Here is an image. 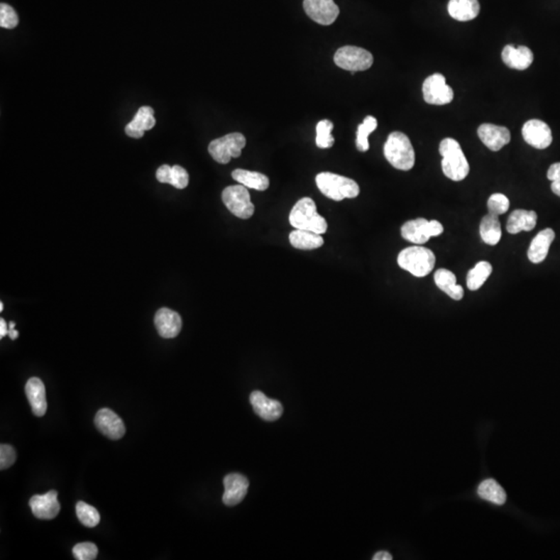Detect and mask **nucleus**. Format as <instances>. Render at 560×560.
<instances>
[{
	"mask_svg": "<svg viewBox=\"0 0 560 560\" xmlns=\"http://www.w3.org/2000/svg\"><path fill=\"white\" fill-rule=\"evenodd\" d=\"M290 224L296 229L314 231L323 235L327 231V221L317 210L316 202L303 197L296 202L289 216Z\"/></svg>",
	"mask_w": 560,
	"mask_h": 560,
	"instance_id": "f257e3e1",
	"label": "nucleus"
},
{
	"mask_svg": "<svg viewBox=\"0 0 560 560\" xmlns=\"http://www.w3.org/2000/svg\"><path fill=\"white\" fill-rule=\"evenodd\" d=\"M439 152L443 158L441 162L443 172L449 179L460 182L469 175V163L456 139H443L439 146Z\"/></svg>",
	"mask_w": 560,
	"mask_h": 560,
	"instance_id": "f03ea898",
	"label": "nucleus"
},
{
	"mask_svg": "<svg viewBox=\"0 0 560 560\" xmlns=\"http://www.w3.org/2000/svg\"><path fill=\"white\" fill-rule=\"evenodd\" d=\"M384 155L393 168L404 172L412 170L415 164L412 143L409 137L402 132L395 131L389 135L384 146Z\"/></svg>",
	"mask_w": 560,
	"mask_h": 560,
	"instance_id": "7ed1b4c3",
	"label": "nucleus"
},
{
	"mask_svg": "<svg viewBox=\"0 0 560 560\" xmlns=\"http://www.w3.org/2000/svg\"><path fill=\"white\" fill-rule=\"evenodd\" d=\"M316 183L325 197L335 202L355 199L361 192L358 184L354 180L332 172H321L316 177Z\"/></svg>",
	"mask_w": 560,
	"mask_h": 560,
	"instance_id": "20e7f679",
	"label": "nucleus"
},
{
	"mask_svg": "<svg viewBox=\"0 0 560 560\" xmlns=\"http://www.w3.org/2000/svg\"><path fill=\"white\" fill-rule=\"evenodd\" d=\"M397 264L415 278H424L433 271L436 256L433 251L426 247L416 245L400 251L397 256Z\"/></svg>",
	"mask_w": 560,
	"mask_h": 560,
	"instance_id": "39448f33",
	"label": "nucleus"
},
{
	"mask_svg": "<svg viewBox=\"0 0 560 560\" xmlns=\"http://www.w3.org/2000/svg\"><path fill=\"white\" fill-rule=\"evenodd\" d=\"M246 147V138L242 133H231L214 139L209 146V153L216 162L226 164L231 158H239Z\"/></svg>",
	"mask_w": 560,
	"mask_h": 560,
	"instance_id": "423d86ee",
	"label": "nucleus"
},
{
	"mask_svg": "<svg viewBox=\"0 0 560 560\" xmlns=\"http://www.w3.org/2000/svg\"><path fill=\"white\" fill-rule=\"evenodd\" d=\"M337 67L350 72L366 71L373 66V54L366 49L356 46H345L334 54Z\"/></svg>",
	"mask_w": 560,
	"mask_h": 560,
	"instance_id": "0eeeda50",
	"label": "nucleus"
},
{
	"mask_svg": "<svg viewBox=\"0 0 560 560\" xmlns=\"http://www.w3.org/2000/svg\"><path fill=\"white\" fill-rule=\"evenodd\" d=\"M246 188L243 185L229 186L222 192L226 208L241 219H249L254 213V204Z\"/></svg>",
	"mask_w": 560,
	"mask_h": 560,
	"instance_id": "6e6552de",
	"label": "nucleus"
},
{
	"mask_svg": "<svg viewBox=\"0 0 560 560\" xmlns=\"http://www.w3.org/2000/svg\"><path fill=\"white\" fill-rule=\"evenodd\" d=\"M422 94L427 104L445 105L454 100V91L446 84L444 76L436 73L429 76L422 84Z\"/></svg>",
	"mask_w": 560,
	"mask_h": 560,
	"instance_id": "1a4fd4ad",
	"label": "nucleus"
},
{
	"mask_svg": "<svg viewBox=\"0 0 560 560\" xmlns=\"http://www.w3.org/2000/svg\"><path fill=\"white\" fill-rule=\"evenodd\" d=\"M303 8L308 17L321 26H330L339 15V9L334 0H304Z\"/></svg>",
	"mask_w": 560,
	"mask_h": 560,
	"instance_id": "9d476101",
	"label": "nucleus"
},
{
	"mask_svg": "<svg viewBox=\"0 0 560 560\" xmlns=\"http://www.w3.org/2000/svg\"><path fill=\"white\" fill-rule=\"evenodd\" d=\"M522 135L528 145L539 150L550 147L553 141L550 127L547 123L539 120L526 121L522 128Z\"/></svg>",
	"mask_w": 560,
	"mask_h": 560,
	"instance_id": "9b49d317",
	"label": "nucleus"
},
{
	"mask_svg": "<svg viewBox=\"0 0 560 560\" xmlns=\"http://www.w3.org/2000/svg\"><path fill=\"white\" fill-rule=\"evenodd\" d=\"M97 429L111 440H119L123 437L126 427L118 414L110 409L103 408L98 411L94 417Z\"/></svg>",
	"mask_w": 560,
	"mask_h": 560,
	"instance_id": "f8f14e48",
	"label": "nucleus"
},
{
	"mask_svg": "<svg viewBox=\"0 0 560 560\" xmlns=\"http://www.w3.org/2000/svg\"><path fill=\"white\" fill-rule=\"evenodd\" d=\"M31 512L40 520H53L60 514V505L57 500V492L51 490L44 495H35L29 501Z\"/></svg>",
	"mask_w": 560,
	"mask_h": 560,
	"instance_id": "ddd939ff",
	"label": "nucleus"
},
{
	"mask_svg": "<svg viewBox=\"0 0 560 560\" xmlns=\"http://www.w3.org/2000/svg\"><path fill=\"white\" fill-rule=\"evenodd\" d=\"M224 494L222 501L227 507L239 505L248 491L249 481L240 473H231L224 480Z\"/></svg>",
	"mask_w": 560,
	"mask_h": 560,
	"instance_id": "4468645a",
	"label": "nucleus"
},
{
	"mask_svg": "<svg viewBox=\"0 0 560 560\" xmlns=\"http://www.w3.org/2000/svg\"><path fill=\"white\" fill-rule=\"evenodd\" d=\"M254 412L266 422H276L283 413V407L278 400L269 399L262 391L256 390L251 395Z\"/></svg>",
	"mask_w": 560,
	"mask_h": 560,
	"instance_id": "2eb2a0df",
	"label": "nucleus"
},
{
	"mask_svg": "<svg viewBox=\"0 0 560 560\" xmlns=\"http://www.w3.org/2000/svg\"><path fill=\"white\" fill-rule=\"evenodd\" d=\"M478 137L483 145L493 152L500 150L510 141V132L507 128L493 123H483L478 130Z\"/></svg>",
	"mask_w": 560,
	"mask_h": 560,
	"instance_id": "dca6fc26",
	"label": "nucleus"
},
{
	"mask_svg": "<svg viewBox=\"0 0 560 560\" xmlns=\"http://www.w3.org/2000/svg\"><path fill=\"white\" fill-rule=\"evenodd\" d=\"M155 326L163 339H175L181 332L182 319L174 310L161 308L155 316Z\"/></svg>",
	"mask_w": 560,
	"mask_h": 560,
	"instance_id": "f3484780",
	"label": "nucleus"
},
{
	"mask_svg": "<svg viewBox=\"0 0 560 560\" xmlns=\"http://www.w3.org/2000/svg\"><path fill=\"white\" fill-rule=\"evenodd\" d=\"M26 392L33 413L38 417L44 416L47 411V400L46 389L42 380L39 378L29 379L26 383Z\"/></svg>",
	"mask_w": 560,
	"mask_h": 560,
	"instance_id": "a211bd4d",
	"label": "nucleus"
},
{
	"mask_svg": "<svg viewBox=\"0 0 560 560\" xmlns=\"http://www.w3.org/2000/svg\"><path fill=\"white\" fill-rule=\"evenodd\" d=\"M503 60L510 69L523 70L528 69L534 62V53L528 47H514L507 45L503 50Z\"/></svg>",
	"mask_w": 560,
	"mask_h": 560,
	"instance_id": "6ab92c4d",
	"label": "nucleus"
},
{
	"mask_svg": "<svg viewBox=\"0 0 560 560\" xmlns=\"http://www.w3.org/2000/svg\"><path fill=\"white\" fill-rule=\"evenodd\" d=\"M156 125L154 118V109L150 106L139 108L133 120L126 126V134L132 138H141L146 131L153 129Z\"/></svg>",
	"mask_w": 560,
	"mask_h": 560,
	"instance_id": "aec40b11",
	"label": "nucleus"
},
{
	"mask_svg": "<svg viewBox=\"0 0 560 560\" xmlns=\"http://www.w3.org/2000/svg\"><path fill=\"white\" fill-rule=\"evenodd\" d=\"M555 239V233L553 229H546L539 231L534 239L532 240L528 248V258L534 264H541L547 258L549 249Z\"/></svg>",
	"mask_w": 560,
	"mask_h": 560,
	"instance_id": "412c9836",
	"label": "nucleus"
},
{
	"mask_svg": "<svg viewBox=\"0 0 560 560\" xmlns=\"http://www.w3.org/2000/svg\"><path fill=\"white\" fill-rule=\"evenodd\" d=\"M427 224H429V220L424 219V218H417V219L407 221L400 229L402 237L413 244H424L431 239Z\"/></svg>",
	"mask_w": 560,
	"mask_h": 560,
	"instance_id": "4be33fe9",
	"label": "nucleus"
},
{
	"mask_svg": "<svg viewBox=\"0 0 560 560\" xmlns=\"http://www.w3.org/2000/svg\"><path fill=\"white\" fill-rule=\"evenodd\" d=\"M449 15L458 21H470L480 13L478 0H449L447 6Z\"/></svg>",
	"mask_w": 560,
	"mask_h": 560,
	"instance_id": "5701e85b",
	"label": "nucleus"
},
{
	"mask_svg": "<svg viewBox=\"0 0 560 560\" xmlns=\"http://www.w3.org/2000/svg\"><path fill=\"white\" fill-rule=\"evenodd\" d=\"M537 215L534 211L516 210L508 217V233L516 235L521 231H530L537 226Z\"/></svg>",
	"mask_w": 560,
	"mask_h": 560,
	"instance_id": "b1692460",
	"label": "nucleus"
},
{
	"mask_svg": "<svg viewBox=\"0 0 560 560\" xmlns=\"http://www.w3.org/2000/svg\"><path fill=\"white\" fill-rule=\"evenodd\" d=\"M436 285L449 295L454 300H462L464 297V289L461 285H456V278L453 272L447 269H439L434 276Z\"/></svg>",
	"mask_w": 560,
	"mask_h": 560,
	"instance_id": "393cba45",
	"label": "nucleus"
},
{
	"mask_svg": "<svg viewBox=\"0 0 560 560\" xmlns=\"http://www.w3.org/2000/svg\"><path fill=\"white\" fill-rule=\"evenodd\" d=\"M290 243L296 249L312 251L323 246L324 239L322 235L314 231L295 229V231L290 234Z\"/></svg>",
	"mask_w": 560,
	"mask_h": 560,
	"instance_id": "a878e982",
	"label": "nucleus"
},
{
	"mask_svg": "<svg viewBox=\"0 0 560 560\" xmlns=\"http://www.w3.org/2000/svg\"><path fill=\"white\" fill-rule=\"evenodd\" d=\"M480 234L481 239L485 244L491 245V246L498 244L499 241L501 239V236H503L498 216L492 213L485 215L481 219Z\"/></svg>",
	"mask_w": 560,
	"mask_h": 560,
	"instance_id": "bb28decb",
	"label": "nucleus"
},
{
	"mask_svg": "<svg viewBox=\"0 0 560 560\" xmlns=\"http://www.w3.org/2000/svg\"><path fill=\"white\" fill-rule=\"evenodd\" d=\"M231 177L241 185L247 187V188L254 189L258 191H265L269 188L270 181L267 175L260 174V172H251L246 170H234Z\"/></svg>",
	"mask_w": 560,
	"mask_h": 560,
	"instance_id": "cd10ccee",
	"label": "nucleus"
},
{
	"mask_svg": "<svg viewBox=\"0 0 560 560\" xmlns=\"http://www.w3.org/2000/svg\"><path fill=\"white\" fill-rule=\"evenodd\" d=\"M478 496L483 500L490 501L497 505H503L507 503V493L503 488L494 480L483 481L478 489Z\"/></svg>",
	"mask_w": 560,
	"mask_h": 560,
	"instance_id": "c85d7f7f",
	"label": "nucleus"
},
{
	"mask_svg": "<svg viewBox=\"0 0 560 560\" xmlns=\"http://www.w3.org/2000/svg\"><path fill=\"white\" fill-rule=\"evenodd\" d=\"M493 268L492 265L488 262H480L476 265L473 269L468 272L467 275V287L470 291H478L483 287L485 280L490 278Z\"/></svg>",
	"mask_w": 560,
	"mask_h": 560,
	"instance_id": "c756f323",
	"label": "nucleus"
},
{
	"mask_svg": "<svg viewBox=\"0 0 560 560\" xmlns=\"http://www.w3.org/2000/svg\"><path fill=\"white\" fill-rule=\"evenodd\" d=\"M378 121L377 119L373 118L372 116H366L364 119L363 123L358 126L356 135V147L357 150L361 152H368L370 148V143H368V136L377 129Z\"/></svg>",
	"mask_w": 560,
	"mask_h": 560,
	"instance_id": "7c9ffc66",
	"label": "nucleus"
},
{
	"mask_svg": "<svg viewBox=\"0 0 560 560\" xmlns=\"http://www.w3.org/2000/svg\"><path fill=\"white\" fill-rule=\"evenodd\" d=\"M76 514L81 523L87 527H94L100 523L101 517L98 510L83 501H79L76 505Z\"/></svg>",
	"mask_w": 560,
	"mask_h": 560,
	"instance_id": "2f4dec72",
	"label": "nucleus"
},
{
	"mask_svg": "<svg viewBox=\"0 0 560 560\" xmlns=\"http://www.w3.org/2000/svg\"><path fill=\"white\" fill-rule=\"evenodd\" d=\"M334 125L331 121L323 120L317 125L316 143L320 148H329L334 146V137L331 132Z\"/></svg>",
	"mask_w": 560,
	"mask_h": 560,
	"instance_id": "473e14b6",
	"label": "nucleus"
},
{
	"mask_svg": "<svg viewBox=\"0 0 560 560\" xmlns=\"http://www.w3.org/2000/svg\"><path fill=\"white\" fill-rule=\"evenodd\" d=\"M488 209L494 215H503L510 209V200L503 193H495L488 200Z\"/></svg>",
	"mask_w": 560,
	"mask_h": 560,
	"instance_id": "72a5a7b5",
	"label": "nucleus"
},
{
	"mask_svg": "<svg viewBox=\"0 0 560 560\" xmlns=\"http://www.w3.org/2000/svg\"><path fill=\"white\" fill-rule=\"evenodd\" d=\"M19 23V18L12 6L6 4H0V26L2 28L13 29Z\"/></svg>",
	"mask_w": 560,
	"mask_h": 560,
	"instance_id": "f704fd0d",
	"label": "nucleus"
},
{
	"mask_svg": "<svg viewBox=\"0 0 560 560\" xmlns=\"http://www.w3.org/2000/svg\"><path fill=\"white\" fill-rule=\"evenodd\" d=\"M73 555L78 560H94L98 556V548L89 542L77 544L73 548Z\"/></svg>",
	"mask_w": 560,
	"mask_h": 560,
	"instance_id": "c9c22d12",
	"label": "nucleus"
},
{
	"mask_svg": "<svg viewBox=\"0 0 560 560\" xmlns=\"http://www.w3.org/2000/svg\"><path fill=\"white\" fill-rule=\"evenodd\" d=\"M189 184V175L185 168L180 165L172 166V184L177 189H185Z\"/></svg>",
	"mask_w": 560,
	"mask_h": 560,
	"instance_id": "e433bc0d",
	"label": "nucleus"
},
{
	"mask_svg": "<svg viewBox=\"0 0 560 560\" xmlns=\"http://www.w3.org/2000/svg\"><path fill=\"white\" fill-rule=\"evenodd\" d=\"M17 454L11 445L1 444L0 446V468L1 470L8 469L15 463Z\"/></svg>",
	"mask_w": 560,
	"mask_h": 560,
	"instance_id": "4c0bfd02",
	"label": "nucleus"
},
{
	"mask_svg": "<svg viewBox=\"0 0 560 560\" xmlns=\"http://www.w3.org/2000/svg\"><path fill=\"white\" fill-rule=\"evenodd\" d=\"M547 177L550 181H552L551 189H552L553 193L560 197V162L550 166Z\"/></svg>",
	"mask_w": 560,
	"mask_h": 560,
	"instance_id": "58836bf2",
	"label": "nucleus"
},
{
	"mask_svg": "<svg viewBox=\"0 0 560 560\" xmlns=\"http://www.w3.org/2000/svg\"><path fill=\"white\" fill-rule=\"evenodd\" d=\"M172 168L170 165H162L156 172V177L160 183L172 184Z\"/></svg>",
	"mask_w": 560,
	"mask_h": 560,
	"instance_id": "ea45409f",
	"label": "nucleus"
},
{
	"mask_svg": "<svg viewBox=\"0 0 560 560\" xmlns=\"http://www.w3.org/2000/svg\"><path fill=\"white\" fill-rule=\"evenodd\" d=\"M427 229H429V235L431 238L438 237V236H440L441 234L444 231L442 224H441L439 221H437V220H431V221H429Z\"/></svg>",
	"mask_w": 560,
	"mask_h": 560,
	"instance_id": "a19ab883",
	"label": "nucleus"
},
{
	"mask_svg": "<svg viewBox=\"0 0 560 560\" xmlns=\"http://www.w3.org/2000/svg\"><path fill=\"white\" fill-rule=\"evenodd\" d=\"M373 560H391L392 559V556L391 554H389L388 552L386 551H381V552H378L375 556L373 557Z\"/></svg>",
	"mask_w": 560,
	"mask_h": 560,
	"instance_id": "79ce46f5",
	"label": "nucleus"
},
{
	"mask_svg": "<svg viewBox=\"0 0 560 560\" xmlns=\"http://www.w3.org/2000/svg\"><path fill=\"white\" fill-rule=\"evenodd\" d=\"M6 334H9L8 326L4 319H0V337L4 339Z\"/></svg>",
	"mask_w": 560,
	"mask_h": 560,
	"instance_id": "37998d69",
	"label": "nucleus"
},
{
	"mask_svg": "<svg viewBox=\"0 0 560 560\" xmlns=\"http://www.w3.org/2000/svg\"><path fill=\"white\" fill-rule=\"evenodd\" d=\"M9 335H10V337L13 339V341H15V339H17V337L19 336V332L15 329H9Z\"/></svg>",
	"mask_w": 560,
	"mask_h": 560,
	"instance_id": "c03bdc74",
	"label": "nucleus"
},
{
	"mask_svg": "<svg viewBox=\"0 0 560 560\" xmlns=\"http://www.w3.org/2000/svg\"><path fill=\"white\" fill-rule=\"evenodd\" d=\"M15 326L16 324L13 323V322H12V323L10 324V329H13V328H15Z\"/></svg>",
	"mask_w": 560,
	"mask_h": 560,
	"instance_id": "a18cd8bd",
	"label": "nucleus"
},
{
	"mask_svg": "<svg viewBox=\"0 0 560 560\" xmlns=\"http://www.w3.org/2000/svg\"><path fill=\"white\" fill-rule=\"evenodd\" d=\"M0 310H1V312H2V310H4V303H2V302L0 303Z\"/></svg>",
	"mask_w": 560,
	"mask_h": 560,
	"instance_id": "49530a36",
	"label": "nucleus"
}]
</instances>
